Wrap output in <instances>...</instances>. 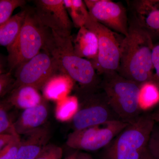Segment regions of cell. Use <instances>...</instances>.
<instances>
[{
    "label": "cell",
    "instance_id": "obj_8",
    "mask_svg": "<svg viewBox=\"0 0 159 159\" xmlns=\"http://www.w3.org/2000/svg\"><path fill=\"white\" fill-rule=\"evenodd\" d=\"M129 123L122 121L107 122L80 130L69 135L66 145L77 150L95 151L104 148Z\"/></svg>",
    "mask_w": 159,
    "mask_h": 159
},
{
    "label": "cell",
    "instance_id": "obj_31",
    "mask_svg": "<svg viewBox=\"0 0 159 159\" xmlns=\"http://www.w3.org/2000/svg\"><path fill=\"white\" fill-rule=\"evenodd\" d=\"M140 159H156L148 151V148L144 152Z\"/></svg>",
    "mask_w": 159,
    "mask_h": 159
},
{
    "label": "cell",
    "instance_id": "obj_13",
    "mask_svg": "<svg viewBox=\"0 0 159 159\" xmlns=\"http://www.w3.org/2000/svg\"><path fill=\"white\" fill-rule=\"evenodd\" d=\"M49 129L47 127L37 129L23 135L16 159H35L48 144Z\"/></svg>",
    "mask_w": 159,
    "mask_h": 159
},
{
    "label": "cell",
    "instance_id": "obj_10",
    "mask_svg": "<svg viewBox=\"0 0 159 159\" xmlns=\"http://www.w3.org/2000/svg\"><path fill=\"white\" fill-rule=\"evenodd\" d=\"M90 15L111 31L128 35L129 16L126 8L121 2L111 0H84Z\"/></svg>",
    "mask_w": 159,
    "mask_h": 159
},
{
    "label": "cell",
    "instance_id": "obj_32",
    "mask_svg": "<svg viewBox=\"0 0 159 159\" xmlns=\"http://www.w3.org/2000/svg\"><path fill=\"white\" fill-rule=\"evenodd\" d=\"M152 119L155 122H159V108L151 114Z\"/></svg>",
    "mask_w": 159,
    "mask_h": 159
},
{
    "label": "cell",
    "instance_id": "obj_17",
    "mask_svg": "<svg viewBox=\"0 0 159 159\" xmlns=\"http://www.w3.org/2000/svg\"><path fill=\"white\" fill-rule=\"evenodd\" d=\"M74 86V82L70 77L59 72L51 77L42 89L45 99L60 100L66 98Z\"/></svg>",
    "mask_w": 159,
    "mask_h": 159
},
{
    "label": "cell",
    "instance_id": "obj_5",
    "mask_svg": "<svg viewBox=\"0 0 159 159\" xmlns=\"http://www.w3.org/2000/svg\"><path fill=\"white\" fill-rule=\"evenodd\" d=\"M50 30L40 23L34 9H27L17 38L12 44L6 48L8 71L12 73L39 53L45 45Z\"/></svg>",
    "mask_w": 159,
    "mask_h": 159
},
{
    "label": "cell",
    "instance_id": "obj_6",
    "mask_svg": "<svg viewBox=\"0 0 159 159\" xmlns=\"http://www.w3.org/2000/svg\"><path fill=\"white\" fill-rule=\"evenodd\" d=\"M77 109L71 122L74 130L121 121L101 89L94 93L77 95Z\"/></svg>",
    "mask_w": 159,
    "mask_h": 159
},
{
    "label": "cell",
    "instance_id": "obj_12",
    "mask_svg": "<svg viewBox=\"0 0 159 159\" xmlns=\"http://www.w3.org/2000/svg\"><path fill=\"white\" fill-rule=\"evenodd\" d=\"M129 14L148 34L154 43L159 41V4L157 0L127 1Z\"/></svg>",
    "mask_w": 159,
    "mask_h": 159
},
{
    "label": "cell",
    "instance_id": "obj_19",
    "mask_svg": "<svg viewBox=\"0 0 159 159\" xmlns=\"http://www.w3.org/2000/svg\"><path fill=\"white\" fill-rule=\"evenodd\" d=\"M69 16L75 28L80 29L85 25L89 13L84 1L82 0H63Z\"/></svg>",
    "mask_w": 159,
    "mask_h": 159
},
{
    "label": "cell",
    "instance_id": "obj_11",
    "mask_svg": "<svg viewBox=\"0 0 159 159\" xmlns=\"http://www.w3.org/2000/svg\"><path fill=\"white\" fill-rule=\"evenodd\" d=\"M34 11L40 23L62 37L71 36L73 24L63 0H36Z\"/></svg>",
    "mask_w": 159,
    "mask_h": 159
},
{
    "label": "cell",
    "instance_id": "obj_16",
    "mask_svg": "<svg viewBox=\"0 0 159 159\" xmlns=\"http://www.w3.org/2000/svg\"><path fill=\"white\" fill-rule=\"evenodd\" d=\"M34 87L20 85L10 91L6 98L11 107L24 110L36 106L43 102L44 98Z\"/></svg>",
    "mask_w": 159,
    "mask_h": 159
},
{
    "label": "cell",
    "instance_id": "obj_20",
    "mask_svg": "<svg viewBox=\"0 0 159 159\" xmlns=\"http://www.w3.org/2000/svg\"><path fill=\"white\" fill-rule=\"evenodd\" d=\"M11 107L7 99L0 101V135L17 134L8 113L9 109Z\"/></svg>",
    "mask_w": 159,
    "mask_h": 159
},
{
    "label": "cell",
    "instance_id": "obj_15",
    "mask_svg": "<svg viewBox=\"0 0 159 159\" xmlns=\"http://www.w3.org/2000/svg\"><path fill=\"white\" fill-rule=\"evenodd\" d=\"M73 47L77 56L90 61L97 59L98 41L96 34L84 26L79 29L76 37L73 39Z\"/></svg>",
    "mask_w": 159,
    "mask_h": 159
},
{
    "label": "cell",
    "instance_id": "obj_26",
    "mask_svg": "<svg viewBox=\"0 0 159 159\" xmlns=\"http://www.w3.org/2000/svg\"><path fill=\"white\" fill-rule=\"evenodd\" d=\"M62 149L57 145L48 144L35 159H62Z\"/></svg>",
    "mask_w": 159,
    "mask_h": 159
},
{
    "label": "cell",
    "instance_id": "obj_22",
    "mask_svg": "<svg viewBox=\"0 0 159 159\" xmlns=\"http://www.w3.org/2000/svg\"><path fill=\"white\" fill-rule=\"evenodd\" d=\"M26 4L25 0H0V24L10 19L16 8L24 7Z\"/></svg>",
    "mask_w": 159,
    "mask_h": 159
},
{
    "label": "cell",
    "instance_id": "obj_2",
    "mask_svg": "<svg viewBox=\"0 0 159 159\" xmlns=\"http://www.w3.org/2000/svg\"><path fill=\"white\" fill-rule=\"evenodd\" d=\"M43 50L54 57L60 73L73 80L77 95L94 93L101 89V76L90 61L75 54L72 36L62 37L51 30Z\"/></svg>",
    "mask_w": 159,
    "mask_h": 159
},
{
    "label": "cell",
    "instance_id": "obj_33",
    "mask_svg": "<svg viewBox=\"0 0 159 159\" xmlns=\"http://www.w3.org/2000/svg\"><path fill=\"white\" fill-rule=\"evenodd\" d=\"M65 159H76V152L74 153L71 154L70 155H69L68 156L66 157Z\"/></svg>",
    "mask_w": 159,
    "mask_h": 159
},
{
    "label": "cell",
    "instance_id": "obj_7",
    "mask_svg": "<svg viewBox=\"0 0 159 159\" xmlns=\"http://www.w3.org/2000/svg\"><path fill=\"white\" fill-rule=\"evenodd\" d=\"M84 27L93 32L98 41L97 59L91 61L99 75L112 71H117L120 60L121 44L119 34L98 22L90 15Z\"/></svg>",
    "mask_w": 159,
    "mask_h": 159
},
{
    "label": "cell",
    "instance_id": "obj_1",
    "mask_svg": "<svg viewBox=\"0 0 159 159\" xmlns=\"http://www.w3.org/2000/svg\"><path fill=\"white\" fill-rule=\"evenodd\" d=\"M128 16V35L124 36L121 43L120 63L117 72L122 77L142 86L152 81L153 43L136 20L130 14Z\"/></svg>",
    "mask_w": 159,
    "mask_h": 159
},
{
    "label": "cell",
    "instance_id": "obj_24",
    "mask_svg": "<svg viewBox=\"0 0 159 159\" xmlns=\"http://www.w3.org/2000/svg\"><path fill=\"white\" fill-rule=\"evenodd\" d=\"M14 82V77L11 72L8 71L0 75V101L12 90Z\"/></svg>",
    "mask_w": 159,
    "mask_h": 159
},
{
    "label": "cell",
    "instance_id": "obj_25",
    "mask_svg": "<svg viewBox=\"0 0 159 159\" xmlns=\"http://www.w3.org/2000/svg\"><path fill=\"white\" fill-rule=\"evenodd\" d=\"M153 72L152 84L159 90V41L154 43L152 53Z\"/></svg>",
    "mask_w": 159,
    "mask_h": 159
},
{
    "label": "cell",
    "instance_id": "obj_29",
    "mask_svg": "<svg viewBox=\"0 0 159 159\" xmlns=\"http://www.w3.org/2000/svg\"><path fill=\"white\" fill-rule=\"evenodd\" d=\"M6 68H8L7 57L6 59L0 54V75L8 72Z\"/></svg>",
    "mask_w": 159,
    "mask_h": 159
},
{
    "label": "cell",
    "instance_id": "obj_14",
    "mask_svg": "<svg viewBox=\"0 0 159 159\" xmlns=\"http://www.w3.org/2000/svg\"><path fill=\"white\" fill-rule=\"evenodd\" d=\"M46 99L39 104L24 110L13 125L18 134H25L42 127L49 116V108Z\"/></svg>",
    "mask_w": 159,
    "mask_h": 159
},
{
    "label": "cell",
    "instance_id": "obj_27",
    "mask_svg": "<svg viewBox=\"0 0 159 159\" xmlns=\"http://www.w3.org/2000/svg\"><path fill=\"white\" fill-rule=\"evenodd\" d=\"M148 151L156 159H159V126L155 125L148 141Z\"/></svg>",
    "mask_w": 159,
    "mask_h": 159
},
{
    "label": "cell",
    "instance_id": "obj_34",
    "mask_svg": "<svg viewBox=\"0 0 159 159\" xmlns=\"http://www.w3.org/2000/svg\"><path fill=\"white\" fill-rule=\"evenodd\" d=\"M157 2L159 4V0H157Z\"/></svg>",
    "mask_w": 159,
    "mask_h": 159
},
{
    "label": "cell",
    "instance_id": "obj_4",
    "mask_svg": "<svg viewBox=\"0 0 159 159\" xmlns=\"http://www.w3.org/2000/svg\"><path fill=\"white\" fill-rule=\"evenodd\" d=\"M155 125L151 114H142L104 148L100 159H140Z\"/></svg>",
    "mask_w": 159,
    "mask_h": 159
},
{
    "label": "cell",
    "instance_id": "obj_28",
    "mask_svg": "<svg viewBox=\"0 0 159 159\" xmlns=\"http://www.w3.org/2000/svg\"><path fill=\"white\" fill-rule=\"evenodd\" d=\"M14 135L9 134L0 135V152L10 142Z\"/></svg>",
    "mask_w": 159,
    "mask_h": 159
},
{
    "label": "cell",
    "instance_id": "obj_21",
    "mask_svg": "<svg viewBox=\"0 0 159 159\" xmlns=\"http://www.w3.org/2000/svg\"><path fill=\"white\" fill-rule=\"evenodd\" d=\"M159 99V90L152 83L142 86L140 93V105L148 107L156 103Z\"/></svg>",
    "mask_w": 159,
    "mask_h": 159
},
{
    "label": "cell",
    "instance_id": "obj_30",
    "mask_svg": "<svg viewBox=\"0 0 159 159\" xmlns=\"http://www.w3.org/2000/svg\"><path fill=\"white\" fill-rule=\"evenodd\" d=\"M76 159H95L89 154L84 152H76Z\"/></svg>",
    "mask_w": 159,
    "mask_h": 159
},
{
    "label": "cell",
    "instance_id": "obj_18",
    "mask_svg": "<svg viewBox=\"0 0 159 159\" xmlns=\"http://www.w3.org/2000/svg\"><path fill=\"white\" fill-rule=\"evenodd\" d=\"M27 9L12 16L0 24V46L8 48L17 38L25 17Z\"/></svg>",
    "mask_w": 159,
    "mask_h": 159
},
{
    "label": "cell",
    "instance_id": "obj_23",
    "mask_svg": "<svg viewBox=\"0 0 159 159\" xmlns=\"http://www.w3.org/2000/svg\"><path fill=\"white\" fill-rule=\"evenodd\" d=\"M20 142V137L17 134L13 136L8 144L0 152V159H16Z\"/></svg>",
    "mask_w": 159,
    "mask_h": 159
},
{
    "label": "cell",
    "instance_id": "obj_9",
    "mask_svg": "<svg viewBox=\"0 0 159 159\" xmlns=\"http://www.w3.org/2000/svg\"><path fill=\"white\" fill-rule=\"evenodd\" d=\"M59 72L54 57L48 52L42 50L14 71L12 89L20 85H29L39 90L51 77Z\"/></svg>",
    "mask_w": 159,
    "mask_h": 159
},
{
    "label": "cell",
    "instance_id": "obj_3",
    "mask_svg": "<svg viewBox=\"0 0 159 159\" xmlns=\"http://www.w3.org/2000/svg\"><path fill=\"white\" fill-rule=\"evenodd\" d=\"M100 76V88L121 121L128 123L135 121L142 114L140 102L142 86L122 77L117 71Z\"/></svg>",
    "mask_w": 159,
    "mask_h": 159
}]
</instances>
